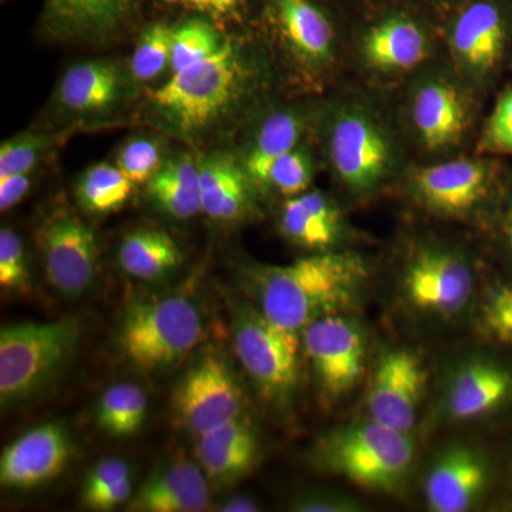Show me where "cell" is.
<instances>
[{
    "mask_svg": "<svg viewBox=\"0 0 512 512\" xmlns=\"http://www.w3.org/2000/svg\"><path fill=\"white\" fill-rule=\"evenodd\" d=\"M507 234H508V238H510V242L512 245V211L510 214V218H508Z\"/></svg>",
    "mask_w": 512,
    "mask_h": 512,
    "instance_id": "cell-46",
    "label": "cell"
},
{
    "mask_svg": "<svg viewBox=\"0 0 512 512\" xmlns=\"http://www.w3.org/2000/svg\"><path fill=\"white\" fill-rule=\"evenodd\" d=\"M281 227L295 244L309 249H325L339 237V212L325 195L306 192L285 202Z\"/></svg>",
    "mask_w": 512,
    "mask_h": 512,
    "instance_id": "cell-22",
    "label": "cell"
},
{
    "mask_svg": "<svg viewBox=\"0 0 512 512\" xmlns=\"http://www.w3.org/2000/svg\"><path fill=\"white\" fill-rule=\"evenodd\" d=\"M507 22L497 0H474L461 10L453 26L454 52L468 69L485 73L503 55Z\"/></svg>",
    "mask_w": 512,
    "mask_h": 512,
    "instance_id": "cell-18",
    "label": "cell"
},
{
    "mask_svg": "<svg viewBox=\"0 0 512 512\" xmlns=\"http://www.w3.org/2000/svg\"><path fill=\"white\" fill-rule=\"evenodd\" d=\"M47 282L60 295H83L99 271V245L89 225L72 214H57L39 229Z\"/></svg>",
    "mask_w": 512,
    "mask_h": 512,
    "instance_id": "cell-9",
    "label": "cell"
},
{
    "mask_svg": "<svg viewBox=\"0 0 512 512\" xmlns=\"http://www.w3.org/2000/svg\"><path fill=\"white\" fill-rule=\"evenodd\" d=\"M43 147L45 140L35 136H20L5 141L0 147V178L30 174Z\"/></svg>",
    "mask_w": 512,
    "mask_h": 512,
    "instance_id": "cell-38",
    "label": "cell"
},
{
    "mask_svg": "<svg viewBox=\"0 0 512 512\" xmlns=\"http://www.w3.org/2000/svg\"><path fill=\"white\" fill-rule=\"evenodd\" d=\"M218 511L222 512H255L259 511V505L248 495H235L218 505Z\"/></svg>",
    "mask_w": 512,
    "mask_h": 512,
    "instance_id": "cell-45",
    "label": "cell"
},
{
    "mask_svg": "<svg viewBox=\"0 0 512 512\" xmlns=\"http://www.w3.org/2000/svg\"><path fill=\"white\" fill-rule=\"evenodd\" d=\"M427 370L409 349L389 350L380 357L366 394L370 419L410 433L426 390Z\"/></svg>",
    "mask_w": 512,
    "mask_h": 512,
    "instance_id": "cell-10",
    "label": "cell"
},
{
    "mask_svg": "<svg viewBox=\"0 0 512 512\" xmlns=\"http://www.w3.org/2000/svg\"><path fill=\"white\" fill-rule=\"evenodd\" d=\"M30 188L29 174L10 175L0 178V210L15 207Z\"/></svg>",
    "mask_w": 512,
    "mask_h": 512,
    "instance_id": "cell-43",
    "label": "cell"
},
{
    "mask_svg": "<svg viewBox=\"0 0 512 512\" xmlns=\"http://www.w3.org/2000/svg\"><path fill=\"white\" fill-rule=\"evenodd\" d=\"M312 178L311 161L302 151L292 150L279 158L271 168L268 185L288 197L302 194Z\"/></svg>",
    "mask_w": 512,
    "mask_h": 512,
    "instance_id": "cell-36",
    "label": "cell"
},
{
    "mask_svg": "<svg viewBox=\"0 0 512 512\" xmlns=\"http://www.w3.org/2000/svg\"><path fill=\"white\" fill-rule=\"evenodd\" d=\"M131 493H133V478L128 476L119 483L111 485L103 493L97 494L92 500L87 501L84 507L94 511L114 510V508L130 500Z\"/></svg>",
    "mask_w": 512,
    "mask_h": 512,
    "instance_id": "cell-42",
    "label": "cell"
},
{
    "mask_svg": "<svg viewBox=\"0 0 512 512\" xmlns=\"http://www.w3.org/2000/svg\"><path fill=\"white\" fill-rule=\"evenodd\" d=\"M185 8L210 13L214 16H225L237 10L245 0H173Z\"/></svg>",
    "mask_w": 512,
    "mask_h": 512,
    "instance_id": "cell-44",
    "label": "cell"
},
{
    "mask_svg": "<svg viewBox=\"0 0 512 512\" xmlns=\"http://www.w3.org/2000/svg\"><path fill=\"white\" fill-rule=\"evenodd\" d=\"M511 387L512 377L504 367L488 360L468 362L448 387V416L463 421L485 416L507 399Z\"/></svg>",
    "mask_w": 512,
    "mask_h": 512,
    "instance_id": "cell-19",
    "label": "cell"
},
{
    "mask_svg": "<svg viewBox=\"0 0 512 512\" xmlns=\"http://www.w3.org/2000/svg\"><path fill=\"white\" fill-rule=\"evenodd\" d=\"M487 178L483 164L460 158L423 168L414 178V187L431 210L458 215L470 211L483 198Z\"/></svg>",
    "mask_w": 512,
    "mask_h": 512,
    "instance_id": "cell-17",
    "label": "cell"
},
{
    "mask_svg": "<svg viewBox=\"0 0 512 512\" xmlns=\"http://www.w3.org/2000/svg\"><path fill=\"white\" fill-rule=\"evenodd\" d=\"M481 325L491 338L512 346V285L490 293L481 308Z\"/></svg>",
    "mask_w": 512,
    "mask_h": 512,
    "instance_id": "cell-37",
    "label": "cell"
},
{
    "mask_svg": "<svg viewBox=\"0 0 512 512\" xmlns=\"http://www.w3.org/2000/svg\"><path fill=\"white\" fill-rule=\"evenodd\" d=\"M30 281L28 259L22 239L13 229L0 231V286L3 291L19 292Z\"/></svg>",
    "mask_w": 512,
    "mask_h": 512,
    "instance_id": "cell-34",
    "label": "cell"
},
{
    "mask_svg": "<svg viewBox=\"0 0 512 512\" xmlns=\"http://www.w3.org/2000/svg\"><path fill=\"white\" fill-rule=\"evenodd\" d=\"M211 503L208 477L200 464L177 458L157 468L128 504L138 512H201Z\"/></svg>",
    "mask_w": 512,
    "mask_h": 512,
    "instance_id": "cell-15",
    "label": "cell"
},
{
    "mask_svg": "<svg viewBox=\"0 0 512 512\" xmlns=\"http://www.w3.org/2000/svg\"><path fill=\"white\" fill-rule=\"evenodd\" d=\"M302 336L322 396L339 400L352 393L366 373V340L359 326L330 315L311 323Z\"/></svg>",
    "mask_w": 512,
    "mask_h": 512,
    "instance_id": "cell-8",
    "label": "cell"
},
{
    "mask_svg": "<svg viewBox=\"0 0 512 512\" xmlns=\"http://www.w3.org/2000/svg\"><path fill=\"white\" fill-rule=\"evenodd\" d=\"M466 117L460 93L448 84H426L414 97V124L430 150L456 143L466 127Z\"/></svg>",
    "mask_w": 512,
    "mask_h": 512,
    "instance_id": "cell-21",
    "label": "cell"
},
{
    "mask_svg": "<svg viewBox=\"0 0 512 512\" xmlns=\"http://www.w3.org/2000/svg\"><path fill=\"white\" fill-rule=\"evenodd\" d=\"M279 26L296 52L313 62L332 53L333 29L329 19L312 0H275Z\"/></svg>",
    "mask_w": 512,
    "mask_h": 512,
    "instance_id": "cell-25",
    "label": "cell"
},
{
    "mask_svg": "<svg viewBox=\"0 0 512 512\" xmlns=\"http://www.w3.org/2000/svg\"><path fill=\"white\" fill-rule=\"evenodd\" d=\"M174 30L156 25L141 36L134 52L131 67L134 76L141 82L154 79L170 63Z\"/></svg>",
    "mask_w": 512,
    "mask_h": 512,
    "instance_id": "cell-33",
    "label": "cell"
},
{
    "mask_svg": "<svg viewBox=\"0 0 512 512\" xmlns=\"http://www.w3.org/2000/svg\"><path fill=\"white\" fill-rule=\"evenodd\" d=\"M244 279L266 318L302 332L355 305L367 281V266L349 252H320L291 264L252 266Z\"/></svg>",
    "mask_w": 512,
    "mask_h": 512,
    "instance_id": "cell-1",
    "label": "cell"
},
{
    "mask_svg": "<svg viewBox=\"0 0 512 512\" xmlns=\"http://www.w3.org/2000/svg\"><path fill=\"white\" fill-rule=\"evenodd\" d=\"M117 168L134 185L148 183L161 168L157 144L148 140L130 141L120 151Z\"/></svg>",
    "mask_w": 512,
    "mask_h": 512,
    "instance_id": "cell-35",
    "label": "cell"
},
{
    "mask_svg": "<svg viewBox=\"0 0 512 512\" xmlns=\"http://www.w3.org/2000/svg\"><path fill=\"white\" fill-rule=\"evenodd\" d=\"M363 56L382 72H402L423 62L427 40L419 23L403 13L387 16L363 37Z\"/></svg>",
    "mask_w": 512,
    "mask_h": 512,
    "instance_id": "cell-20",
    "label": "cell"
},
{
    "mask_svg": "<svg viewBox=\"0 0 512 512\" xmlns=\"http://www.w3.org/2000/svg\"><path fill=\"white\" fill-rule=\"evenodd\" d=\"M234 349L256 389L269 402L288 400L298 384L299 332L276 325L254 305L234 303Z\"/></svg>",
    "mask_w": 512,
    "mask_h": 512,
    "instance_id": "cell-5",
    "label": "cell"
},
{
    "mask_svg": "<svg viewBox=\"0 0 512 512\" xmlns=\"http://www.w3.org/2000/svg\"><path fill=\"white\" fill-rule=\"evenodd\" d=\"M128 476H131V470L126 460L119 457L104 458L89 471L86 480H84L82 488L83 504Z\"/></svg>",
    "mask_w": 512,
    "mask_h": 512,
    "instance_id": "cell-39",
    "label": "cell"
},
{
    "mask_svg": "<svg viewBox=\"0 0 512 512\" xmlns=\"http://www.w3.org/2000/svg\"><path fill=\"white\" fill-rule=\"evenodd\" d=\"M484 146L498 153L512 154V90L498 101L485 131Z\"/></svg>",
    "mask_w": 512,
    "mask_h": 512,
    "instance_id": "cell-41",
    "label": "cell"
},
{
    "mask_svg": "<svg viewBox=\"0 0 512 512\" xmlns=\"http://www.w3.org/2000/svg\"><path fill=\"white\" fill-rule=\"evenodd\" d=\"M289 510L296 512H356L362 504L355 498L330 491H312L296 495L289 503Z\"/></svg>",
    "mask_w": 512,
    "mask_h": 512,
    "instance_id": "cell-40",
    "label": "cell"
},
{
    "mask_svg": "<svg viewBox=\"0 0 512 512\" xmlns=\"http://www.w3.org/2000/svg\"><path fill=\"white\" fill-rule=\"evenodd\" d=\"M147 394L133 383H117L104 390L97 404V424L113 437L133 436L147 417Z\"/></svg>",
    "mask_w": 512,
    "mask_h": 512,
    "instance_id": "cell-29",
    "label": "cell"
},
{
    "mask_svg": "<svg viewBox=\"0 0 512 512\" xmlns=\"http://www.w3.org/2000/svg\"><path fill=\"white\" fill-rule=\"evenodd\" d=\"M195 458L208 480L227 485L251 473L259 460V439L244 416L197 437Z\"/></svg>",
    "mask_w": 512,
    "mask_h": 512,
    "instance_id": "cell-16",
    "label": "cell"
},
{
    "mask_svg": "<svg viewBox=\"0 0 512 512\" xmlns=\"http://www.w3.org/2000/svg\"><path fill=\"white\" fill-rule=\"evenodd\" d=\"M220 37L207 23L194 20L173 32L170 66L173 73L183 70L205 57L214 55L221 47Z\"/></svg>",
    "mask_w": 512,
    "mask_h": 512,
    "instance_id": "cell-32",
    "label": "cell"
},
{
    "mask_svg": "<svg viewBox=\"0 0 512 512\" xmlns=\"http://www.w3.org/2000/svg\"><path fill=\"white\" fill-rule=\"evenodd\" d=\"M248 175L225 156L207 158L200 164L202 212L215 221H234L249 205Z\"/></svg>",
    "mask_w": 512,
    "mask_h": 512,
    "instance_id": "cell-23",
    "label": "cell"
},
{
    "mask_svg": "<svg viewBox=\"0 0 512 512\" xmlns=\"http://www.w3.org/2000/svg\"><path fill=\"white\" fill-rule=\"evenodd\" d=\"M409 433L370 419L330 431L313 448L319 470L373 493L399 490L412 470Z\"/></svg>",
    "mask_w": 512,
    "mask_h": 512,
    "instance_id": "cell-2",
    "label": "cell"
},
{
    "mask_svg": "<svg viewBox=\"0 0 512 512\" xmlns=\"http://www.w3.org/2000/svg\"><path fill=\"white\" fill-rule=\"evenodd\" d=\"M242 410L241 384L227 360L217 353L195 360L171 397V416L195 439L239 419Z\"/></svg>",
    "mask_w": 512,
    "mask_h": 512,
    "instance_id": "cell-7",
    "label": "cell"
},
{
    "mask_svg": "<svg viewBox=\"0 0 512 512\" xmlns=\"http://www.w3.org/2000/svg\"><path fill=\"white\" fill-rule=\"evenodd\" d=\"M183 254L167 232L140 228L124 237L119 249L120 268L138 281H158L174 272Z\"/></svg>",
    "mask_w": 512,
    "mask_h": 512,
    "instance_id": "cell-24",
    "label": "cell"
},
{
    "mask_svg": "<svg viewBox=\"0 0 512 512\" xmlns=\"http://www.w3.org/2000/svg\"><path fill=\"white\" fill-rule=\"evenodd\" d=\"M488 471L473 448L453 446L437 457L424 481V497L434 512L470 510L484 493Z\"/></svg>",
    "mask_w": 512,
    "mask_h": 512,
    "instance_id": "cell-14",
    "label": "cell"
},
{
    "mask_svg": "<svg viewBox=\"0 0 512 512\" xmlns=\"http://www.w3.org/2000/svg\"><path fill=\"white\" fill-rule=\"evenodd\" d=\"M409 301L420 311L456 315L470 302L474 276L463 258L446 251H426L409 265L404 278Z\"/></svg>",
    "mask_w": 512,
    "mask_h": 512,
    "instance_id": "cell-12",
    "label": "cell"
},
{
    "mask_svg": "<svg viewBox=\"0 0 512 512\" xmlns=\"http://www.w3.org/2000/svg\"><path fill=\"white\" fill-rule=\"evenodd\" d=\"M127 0H49L53 18L73 28H101L119 18Z\"/></svg>",
    "mask_w": 512,
    "mask_h": 512,
    "instance_id": "cell-31",
    "label": "cell"
},
{
    "mask_svg": "<svg viewBox=\"0 0 512 512\" xmlns=\"http://www.w3.org/2000/svg\"><path fill=\"white\" fill-rule=\"evenodd\" d=\"M148 195L157 207L177 220L202 212L200 165L190 157L170 161L148 181Z\"/></svg>",
    "mask_w": 512,
    "mask_h": 512,
    "instance_id": "cell-26",
    "label": "cell"
},
{
    "mask_svg": "<svg viewBox=\"0 0 512 512\" xmlns=\"http://www.w3.org/2000/svg\"><path fill=\"white\" fill-rule=\"evenodd\" d=\"M119 73L109 63L76 64L64 74L59 99L64 107L79 113L107 109L119 97Z\"/></svg>",
    "mask_w": 512,
    "mask_h": 512,
    "instance_id": "cell-27",
    "label": "cell"
},
{
    "mask_svg": "<svg viewBox=\"0 0 512 512\" xmlns=\"http://www.w3.org/2000/svg\"><path fill=\"white\" fill-rule=\"evenodd\" d=\"M133 185L119 168L97 164L80 178L77 197L87 211L109 214L126 204L133 192Z\"/></svg>",
    "mask_w": 512,
    "mask_h": 512,
    "instance_id": "cell-30",
    "label": "cell"
},
{
    "mask_svg": "<svg viewBox=\"0 0 512 512\" xmlns=\"http://www.w3.org/2000/svg\"><path fill=\"white\" fill-rule=\"evenodd\" d=\"M73 441L62 423L40 424L13 440L0 457V483L10 490H33L55 480L73 456Z\"/></svg>",
    "mask_w": 512,
    "mask_h": 512,
    "instance_id": "cell-11",
    "label": "cell"
},
{
    "mask_svg": "<svg viewBox=\"0 0 512 512\" xmlns=\"http://www.w3.org/2000/svg\"><path fill=\"white\" fill-rule=\"evenodd\" d=\"M82 338L76 318L26 322L0 330V403L15 406L62 375Z\"/></svg>",
    "mask_w": 512,
    "mask_h": 512,
    "instance_id": "cell-3",
    "label": "cell"
},
{
    "mask_svg": "<svg viewBox=\"0 0 512 512\" xmlns=\"http://www.w3.org/2000/svg\"><path fill=\"white\" fill-rule=\"evenodd\" d=\"M195 303L181 295L131 303L121 318L119 345L131 365L157 372L180 362L204 339Z\"/></svg>",
    "mask_w": 512,
    "mask_h": 512,
    "instance_id": "cell-4",
    "label": "cell"
},
{
    "mask_svg": "<svg viewBox=\"0 0 512 512\" xmlns=\"http://www.w3.org/2000/svg\"><path fill=\"white\" fill-rule=\"evenodd\" d=\"M239 79L241 66L237 53L229 43H224L214 55L173 73L153 93V100L184 130H197L231 103Z\"/></svg>",
    "mask_w": 512,
    "mask_h": 512,
    "instance_id": "cell-6",
    "label": "cell"
},
{
    "mask_svg": "<svg viewBox=\"0 0 512 512\" xmlns=\"http://www.w3.org/2000/svg\"><path fill=\"white\" fill-rule=\"evenodd\" d=\"M301 130V123L291 113H276L269 117L248 154L249 181L256 185H268L271 168L279 158L295 150Z\"/></svg>",
    "mask_w": 512,
    "mask_h": 512,
    "instance_id": "cell-28",
    "label": "cell"
},
{
    "mask_svg": "<svg viewBox=\"0 0 512 512\" xmlns=\"http://www.w3.org/2000/svg\"><path fill=\"white\" fill-rule=\"evenodd\" d=\"M330 158L339 177L355 190L375 187L390 164L386 138L366 117L348 114L335 124Z\"/></svg>",
    "mask_w": 512,
    "mask_h": 512,
    "instance_id": "cell-13",
    "label": "cell"
}]
</instances>
